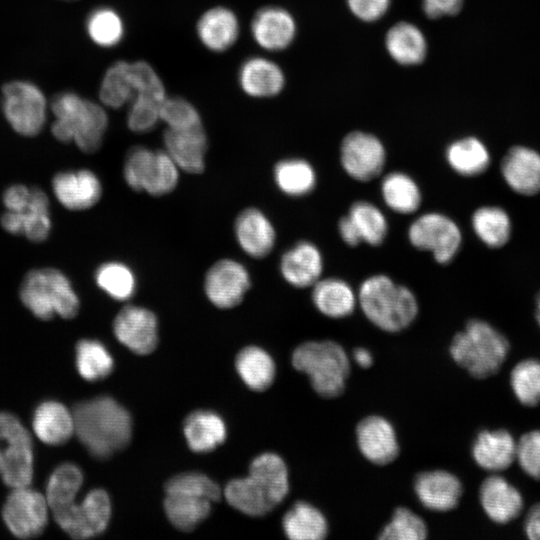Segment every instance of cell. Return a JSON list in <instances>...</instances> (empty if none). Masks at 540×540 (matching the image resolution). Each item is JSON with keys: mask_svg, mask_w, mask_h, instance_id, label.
Instances as JSON below:
<instances>
[{"mask_svg": "<svg viewBox=\"0 0 540 540\" xmlns=\"http://www.w3.org/2000/svg\"><path fill=\"white\" fill-rule=\"evenodd\" d=\"M72 415L74 432L88 452L97 459L111 457L130 442L131 416L109 396H99L77 403Z\"/></svg>", "mask_w": 540, "mask_h": 540, "instance_id": "obj_1", "label": "cell"}, {"mask_svg": "<svg viewBox=\"0 0 540 540\" xmlns=\"http://www.w3.org/2000/svg\"><path fill=\"white\" fill-rule=\"evenodd\" d=\"M357 298L364 317L387 333L407 329L419 314V302L414 291L385 273L364 278L357 289Z\"/></svg>", "mask_w": 540, "mask_h": 540, "instance_id": "obj_2", "label": "cell"}, {"mask_svg": "<svg viewBox=\"0 0 540 540\" xmlns=\"http://www.w3.org/2000/svg\"><path fill=\"white\" fill-rule=\"evenodd\" d=\"M511 350L508 338L491 323L469 319L453 336L449 354L471 377L486 379L497 374Z\"/></svg>", "mask_w": 540, "mask_h": 540, "instance_id": "obj_3", "label": "cell"}, {"mask_svg": "<svg viewBox=\"0 0 540 540\" xmlns=\"http://www.w3.org/2000/svg\"><path fill=\"white\" fill-rule=\"evenodd\" d=\"M51 110L55 117L51 132L57 140L74 142L85 153L100 149L108 127V115L102 105L76 92L64 91L52 99Z\"/></svg>", "mask_w": 540, "mask_h": 540, "instance_id": "obj_4", "label": "cell"}, {"mask_svg": "<svg viewBox=\"0 0 540 540\" xmlns=\"http://www.w3.org/2000/svg\"><path fill=\"white\" fill-rule=\"evenodd\" d=\"M293 367L307 375L313 390L321 397L340 396L350 374V360L345 349L334 340H310L292 353Z\"/></svg>", "mask_w": 540, "mask_h": 540, "instance_id": "obj_5", "label": "cell"}, {"mask_svg": "<svg viewBox=\"0 0 540 540\" xmlns=\"http://www.w3.org/2000/svg\"><path fill=\"white\" fill-rule=\"evenodd\" d=\"M22 303L39 319L55 314L73 318L79 311V299L67 277L57 269L42 268L26 274L20 288Z\"/></svg>", "mask_w": 540, "mask_h": 540, "instance_id": "obj_6", "label": "cell"}, {"mask_svg": "<svg viewBox=\"0 0 540 540\" xmlns=\"http://www.w3.org/2000/svg\"><path fill=\"white\" fill-rule=\"evenodd\" d=\"M179 171V167L165 150L134 146L127 153L123 175L133 190L144 191L152 196H163L176 188Z\"/></svg>", "mask_w": 540, "mask_h": 540, "instance_id": "obj_7", "label": "cell"}, {"mask_svg": "<svg viewBox=\"0 0 540 540\" xmlns=\"http://www.w3.org/2000/svg\"><path fill=\"white\" fill-rule=\"evenodd\" d=\"M406 236L414 249L430 253L439 265L450 264L460 252L463 242L458 223L440 211L418 214L408 225Z\"/></svg>", "mask_w": 540, "mask_h": 540, "instance_id": "obj_8", "label": "cell"}, {"mask_svg": "<svg viewBox=\"0 0 540 540\" xmlns=\"http://www.w3.org/2000/svg\"><path fill=\"white\" fill-rule=\"evenodd\" d=\"M33 444L28 430L8 412H0V478L11 488L33 479Z\"/></svg>", "mask_w": 540, "mask_h": 540, "instance_id": "obj_9", "label": "cell"}, {"mask_svg": "<svg viewBox=\"0 0 540 540\" xmlns=\"http://www.w3.org/2000/svg\"><path fill=\"white\" fill-rule=\"evenodd\" d=\"M2 111L12 129L20 135L39 134L45 125L47 99L43 91L27 80H13L1 89Z\"/></svg>", "mask_w": 540, "mask_h": 540, "instance_id": "obj_10", "label": "cell"}, {"mask_svg": "<svg viewBox=\"0 0 540 540\" xmlns=\"http://www.w3.org/2000/svg\"><path fill=\"white\" fill-rule=\"evenodd\" d=\"M59 527L70 537L87 539L105 531L111 516V502L106 491H90L80 504L75 500L51 511Z\"/></svg>", "mask_w": 540, "mask_h": 540, "instance_id": "obj_11", "label": "cell"}, {"mask_svg": "<svg viewBox=\"0 0 540 540\" xmlns=\"http://www.w3.org/2000/svg\"><path fill=\"white\" fill-rule=\"evenodd\" d=\"M340 166L354 181L367 183L380 177L384 171L387 153L382 141L372 133L352 131L341 141Z\"/></svg>", "mask_w": 540, "mask_h": 540, "instance_id": "obj_12", "label": "cell"}, {"mask_svg": "<svg viewBox=\"0 0 540 540\" xmlns=\"http://www.w3.org/2000/svg\"><path fill=\"white\" fill-rule=\"evenodd\" d=\"M2 517L14 536L21 539L37 537L47 526L46 497L29 486L13 488L3 505Z\"/></svg>", "mask_w": 540, "mask_h": 540, "instance_id": "obj_13", "label": "cell"}, {"mask_svg": "<svg viewBox=\"0 0 540 540\" xmlns=\"http://www.w3.org/2000/svg\"><path fill=\"white\" fill-rule=\"evenodd\" d=\"M251 286L246 267L235 259H220L207 271L204 292L217 308L230 309L239 305Z\"/></svg>", "mask_w": 540, "mask_h": 540, "instance_id": "obj_14", "label": "cell"}, {"mask_svg": "<svg viewBox=\"0 0 540 540\" xmlns=\"http://www.w3.org/2000/svg\"><path fill=\"white\" fill-rule=\"evenodd\" d=\"M113 331L120 343L140 355L151 353L158 343L156 315L145 307L122 308L114 319Z\"/></svg>", "mask_w": 540, "mask_h": 540, "instance_id": "obj_15", "label": "cell"}, {"mask_svg": "<svg viewBox=\"0 0 540 540\" xmlns=\"http://www.w3.org/2000/svg\"><path fill=\"white\" fill-rule=\"evenodd\" d=\"M479 503L488 519L499 525L519 518L525 507L522 492L498 473L487 476L480 484Z\"/></svg>", "mask_w": 540, "mask_h": 540, "instance_id": "obj_16", "label": "cell"}, {"mask_svg": "<svg viewBox=\"0 0 540 540\" xmlns=\"http://www.w3.org/2000/svg\"><path fill=\"white\" fill-rule=\"evenodd\" d=\"M355 435L359 451L375 465H387L399 455L396 431L383 416L369 415L361 419L356 425Z\"/></svg>", "mask_w": 540, "mask_h": 540, "instance_id": "obj_17", "label": "cell"}, {"mask_svg": "<svg viewBox=\"0 0 540 540\" xmlns=\"http://www.w3.org/2000/svg\"><path fill=\"white\" fill-rule=\"evenodd\" d=\"M1 225L9 233L24 235L29 240H45L51 229L49 200L39 188H31L27 202L17 211H6Z\"/></svg>", "mask_w": 540, "mask_h": 540, "instance_id": "obj_18", "label": "cell"}, {"mask_svg": "<svg viewBox=\"0 0 540 540\" xmlns=\"http://www.w3.org/2000/svg\"><path fill=\"white\" fill-rule=\"evenodd\" d=\"M280 273L294 288H311L324 272V256L312 241L301 240L287 249L281 256Z\"/></svg>", "mask_w": 540, "mask_h": 540, "instance_id": "obj_19", "label": "cell"}, {"mask_svg": "<svg viewBox=\"0 0 540 540\" xmlns=\"http://www.w3.org/2000/svg\"><path fill=\"white\" fill-rule=\"evenodd\" d=\"M414 491L425 508L436 512H447L458 506L463 494V485L453 473L435 469L416 475Z\"/></svg>", "mask_w": 540, "mask_h": 540, "instance_id": "obj_20", "label": "cell"}, {"mask_svg": "<svg viewBox=\"0 0 540 540\" xmlns=\"http://www.w3.org/2000/svg\"><path fill=\"white\" fill-rule=\"evenodd\" d=\"M516 443L514 435L506 428L482 429L472 442L471 456L481 469L500 473L515 462Z\"/></svg>", "mask_w": 540, "mask_h": 540, "instance_id": "obj_21", "label": "cell"}, {"mask_svg": "<svg viewBox=\"0 0 540 540\" xmlns=\"http://www.w3.org/2000/svg\"><path fill=\"white\" fill-rule=\"evenodd\" d=\"M163 142L165 151L180 170L192 174L203 172L208 148L203 126L181 130L167 128Z\"/></svg>", "mask_w": 540, "mask_h": 540, "instance_id": "obj_22", "label": "cell"}, {"mask_svg": "<svg viewBox=\"0 0 540 540\" xmlns=\"http://www.w3.org/2000/svg\"><path fill=\"white\" fill-rule=\"evenodd\" d=\"M235 238L239 247L253 258H264L274 248L276 230L261 210L250 207L241 211L234 223Z\"/></svg>", "mask_w": 540, "mask_h": 540, "instance_id": "obj_23", "label": "cell"}, {"mask_svg": "<svg viewBox=\"0 0 540 540\" xmlns=\"http://www.w3.org/2000/svg\"><path fill=\"white\" fill-rule=\"evenodd\" d=\"M255 42L265 50L280 51L287 48L296 35V23L285 9L267 6L258 10L251 22Z\"/></svg>", "mask_w": 540, "mask_h": 540, "instance_id": "obj_24", "label": "cell"}, {"mask_svg": "<svg viewBox=\"0 0 540 540\" xmlns=\"http://www.w3.org/2000/svg\"><path fill=\"white\" fill-rule=\"evenodd\" d=\"M52 187L58 201L70 210L88 209L102 195L99 178L88 169L58 173L53 178Z\"/></svg>", "mask_w": 540, "mask_h": 540, "instance_id": "obj_25", "label": "cell"}, {"mask_svg": "<svg viewBox=\"0 0 540 540\" xmlns=\"http://www.w3.org/2000/svg\"><path fill=\"white\" fill-rule=\"evenodd\" d=\"M501 173L518 194L535 195L540 191V154L528 147H512L502 159Z\"/></svg>", "mask_w": 540, "mask_h": 540, "instance_id": "obj_26", "label": "cell"}, {"mask_svg": "<svg viewBox=\"0 0 540 540\" xmlns=\"http://www.w3.org/2000/svg\"><path fill=\"white\" fill-rule=\"evenodd\" d=\"M311 301L325 317L343 319L358 307L357 290L340 277H322L311 288Z\"/></svg>", "mask_w": 540, "mask_h": 540, "instance_id": "obj_27", "label": "cell"}, {"mask_svg": "<svg viewBox=\"0 0 540 540\" xmlns=\"http://www.w3.org/2000/svg\"><path fill=\"white\" fill-rule=\"evenodd\" d=\"M200 42L212 52H224L237 41L240 24L237 15L224 6L205 11L196 25Z\"/></svg>", "mask_w": 540, "mask_h": 540, "instance_id": "obj_28", "label": "cell"}, {"mask_svg": "<svg viewBox=\"0 0 540 540\" xmlns=\"http://www.w3.org/2000/svg\"><path fill=\"white\" fill-rule=\"evenodd\" d=\"M239 84L245 94L254 98H269L279 94L285 85L282 69L264 57H251L239 69Z\"/></svg>", "mask_w": 540, "mask_h": 540, "instance_id": "obj_29", "label": "cell"}, {"mask_svg": "<svg viewBox=\"0 0 540 540\" xmlns=\"http://www.w3.org/2000/svg\"><path fill=\"white\" fill-rule=\"evenodd\" d=\"M380 195L384 205L399 215H413L421 208L423 194L417 181L400 170L382 176Z\"/></svg>", "mask_w": 540, "mask_h": 540, "instance_id": "obj_30", "label": "cell"}, {"mask_svg": "<svg viewBox=\"0 0 540 540\" xmlns=\"http://www.w3.org/2000/svg\"><path fill=\"white\" fill-rule=\"evenodd\" d=\"M32 426L36 436L48 445L64 444L74 433L72 412L62 403L53 400L37 406Z\"/></svg>", "mask_w": 540, "mask_h": 540, "instance_id": "obj_31", "label": "cell"}, {"mask_svg": "<svg viewBox=\"0 0 540 540\" xmlns=\"http://www.w3.org/2000/svg\"><path fill=\"white\" fill-rule=\"evenodd\" d=\"M183 431L188 446L197 453L214 450L225 441L227 434L223 419L209 410L190 413L184 421Z\"/></svg>", "mask_w": 540, "mask_h": 540, "instance_id": "obj_32", "label": "cell"}, {"mask_svg": "<svg viewBox=\"0 0 540 540\" xmlns=\"http://www.w3.org/2000/svg\"><path fill=\"white\" fill-rule=\"evenodd\" d=\"M445 160L449 168L463 177H475L490 166L491 156L486 145L473 136L451 142L445 149Z\"/></svg>", "mask_w": 540, "mask_h": 540, "instance_id": "obj_33", "label": "cell"}, {"mask_svg": "<svg viewBox=\"0 0 540 540\" xmlns=\"http://www.w3.org/2000/svg\"><path fill=\"white\" fill-rule=\"evenodd\" d=\"M282 528L292 540H322L329 525L320 509L306 501L296 502L283 516Z\"/></svg>", "mask_w": 540, "mask_h": 540, "instance_id": "obj_34", "label": "cell"}, {"mask_svg": "<svg viewBox=\"0 0 540 540\" xmlns=\"http://www.w3.org/2000/svg\"><path fill=\"white\" fill-rule=\"evenodd\" d=\"M224 493L233 508L249 516H264L278 505L270 493L250 475L231 480Z\"/></svg>", "mask_w": 540, "mask_h": 540, "instance_id": "obj_35", "label": "cell"}, {"mask_svg": "<svg viewBox=\"0 0 540 540\" xmlns=\"http://www.w3.org/2000/svg\"><path fill=\"white\" fill-rule=\"evenodd\" d=\"M273 178L277 188L289 197H304L317 186V172L314 166L303 158H285L276 163Z\"/></svg>", "mask_w": 540, "mask_h": 540, "instance_id": "obj_36", "label": "cell"}, {"mask_svg": "<svg viewBox=\"0 0 540 540\" xmlns=\"http://www.w3.org/2000/svg\"><path fill=\"white\" fill-rule=\"evenodd\" d=\"M386 48L399 64L415 65L426 55V40L420 29L411 23L399 22L386 35Z\"/></svg>", "mask_w": 540, "mask_h": 540, "instance_id": "obj_37", "label": "cell"}, {"mask_svg": "<svg viewBox=\"0 0 540 540\" xmlns=\"http://www.w3.org/2000/svg\"><path fill=\"white\" fill-rule=\"evenodd\" d=\"M236 370L244 383L252 390L264 391L275 378L276 367L272 357L262 348H243L235 361Z\"/></svg>", "mask_w": 540, "mask_h": 540, "instance_id": "obj_38", "label": "cell"}, {"mask_svg": "<svg viewBox=\"0 0 540 540\" xmlns=\"http://www.w3.org/2000/svg\"><path fill=\"white\" fill-rule=\"evenodd\" d=\"M136 93L132 62L119 60L104 73L99 87L102 105L118 109L131 102Z\"/></svg>", "mask_w": 540, "mask_h": 540, "instance_id": "obj_39", "label": "cell"}, {"mask_svg": "<svg viewBox=\"0 0 540 540\" xmlns=\"http://www.w3.org/2000/svg\"><path fill=\"white\" fill-rule=\"evenodd\" d=\"M471 226L477 238L487 247L500 248L511 236V220L507 212L498 206L477 208L471 216Z\"/></svg>", "mask_w": 540, "mask_h": 540, "instance_id": "obj_40", "label": "cell"}, {"mask_svg": "<svg viewBox=\"0 0 540 540\" xmlns=\"http://www.w3.org/2000/svg\"><path fill=\"white\" fill-rule=\"evenodd\" d=\"M347 215L355 224L362 243L381 246L389 233V222L383 210L371 201L360 199L352 202Z\"/></svg>", "mask_w": 540, "mask_h": 540, "instance_id": "obj_41", "label": "cell"}, {"mask_svg": "<svg viewBox=\"0 0 540 540\" xmlns=\"http://www.w3.org/2000/svg\"><path fill=\"white\" fill-rule=\"evenodd\" d=\"M249 475L266 488L278 505L289 492L288 468L278 454L267 452L257 456L250 464Z\"/></svg>", "mask_w": 540, "mask_h": 540, "instance_id": "obj_42", "label": "cell"}, {"mask_svg": "<svg viewBox=\"0 0 540 540\" xmlns=\"http://www.w3.org/2000/svg\"><path fill=\"white\" fill-rule=\"evenodd\" d=\"M209 499L188 495H166L164 510L169 521L179 530L191 531L211 510Z\"/></svg>", "mask_w": 540, "mask_h": 540, "instance_id": "obj_43", "label": "cell"}, {"mask_svg": "<svg viewBox=\"0 0 540 540\" xmlns=\"http://www.w3.org/2000/svg\"><path fill=\"white\" fill-rule=\"evenodd\" d=\"M75 363L79 375L87 381H98L113 370L114 362L107 348L98 340L82 339L75 349Z\"/></svg>", "mask_w": 540, "mask_h": 540, "instance_id": "obj_44", "label": "cell"}, {"mask_svg": "<svg viewBox=\"0 0 540 540\" xmlns=\"http://www.w3.org/2000/svg\"><path fill=\"white\" fill-rule=\"evenodd\" d=\"M509 384L516 400L525 407L540 404V359L528 357L518 361L510 371Z\"/></svg>", "mask_w": 540, "mask_h": 540, "instance_id": "obj_45", "label": "cell"}, {"mask_svg": "<svg viewBox=\"0 0 540 540\" xmlns=\"http://www.w3.org/2000/svg\"><path fill=\"white\" fill-rule=\"evenodd\" d=\"M86 31L94 44L102 48H111L122 41L125 26L121 15L116 10L102 6L89 13Z\"/></svg>", "mask_w": 540, "mask_h": 540, "instance_id": "obj_46", "label": "cell"}, {"mask_svg": "<svg viewBox=\"0 0 540 540\" xmlns=\"http://www.w3.org/2000/svg\"><path fill=\"white\" fill-rule=\"evenodd\" d=\"M83 473L73 463L59 465L50 475L46 486V500L51 511L75 500L82 485Z\"/></svg>", "mask_w": 540, "mask_h": 540, "instance_id": "obj_47", "label": "cell"}, {"mask_svg": "<svg viewBox=\"0 0 540 540\" xmlns=\"http://www.w3.org/2000/svg\"><path fill=\"white\" fill-rule=\"evenodd\" d=\"M97 285L117 301L130 299L136 290V277L129 266L112 261L102 264L95 273Z\"/></svg>", "mask_w": 540, "mask_h": 540, "instance_id": "obj_48", "label": "cell"}, {"mask_svg": "<svg viewBox=\"0 0 540 540\" xmlns=\"http://www.w3.org/2000/svg\"><path fill=\"white\" fill-rule=\"evenodd\" d=\"M428 535L425 521L411 509L397 507L390 521L382 528L380 540H423Z\"/></svg>", "mask_w": 540, "mask_h": 540, "instance_id": "obj_49", "label": "cell"}, {"mask_svg": "<svg viewBox=\"0 0 540 540\" xmlns=\"http://www.w3.org/2000/svg\"><path fill=\"white\" fill-rule=\"evenodd\" d=\"M166 495H188L218 501L221 490L216 482L199 472L178 474L165 484Z\"/></svg>", "mask_w": 540, "mask_h": 540, "instance_id": "obj_50", "label": "cell"}, {"mask_svg": "<svg viewBox=\"0 0 540 540\" xmlns=\"http://www.w3.org/2000/svg\"><path fill=\"white\" fill-rule=\"evenodd\" d=\"M160 120L174 130L203 126L195 106L182 97H166L160 106Z\"/></svg>", "mask_w": 540, "mask_h": 540, "instance_id": "obj_51", "label": "cell"}, {"mask_svg": "<svg viewBox=\"0 0 540 540\" xmlns=\"http://www.w3.org/2000/svg\"><path fill=\"white\" fill-rule=\"evenodd\" d=\"M162 102L145 96L136 95L130 102L127 113V126L134 133H147L160 121Z\"/></svg>", "mask_w": 540, "mask_h": 540, "instance_id": "obj_52", "label": "cell"}, {"mask_svg": "<svg viewBox=\"0 0 540 540\" xmlns=\"http://www.w3.org/2000/svg\"><path fill=\"white\" fill-rule=\"evenodd\" d=\"M523 473L540 481V429L523 433L516 443V458Z\"/></svg>", "mask_w": 540, "mask_h": 540, "instance_id": "obj_53", "label": "cell"}, {"mask_svg": "<svg viewBox=\"0 0 540 540\" xmlns=\"http://www.w3.org/2000/svg\"><path fill=\"white\" fill-rule=\"evenodd\" d=\"M351 12L363 21H375L387 11L390 0H347Z\"/></svg>", "mask_w": 540, "mask_h": 540, "instance_id": "obj_54", "label": "cell"}, {"mask_svg": "<svg viewBox=\"0 0 540 540\" xmlns=\"http://www.w3.org/2000/svg\"><path fill=\"white\" fill-rule=\"evenodd\" d=\"M463 0H423L425 14L432 19L459 12Z\"/></svg>", "mask_w": 540, "mask_h": 540, "instance_id": "obj_55", "label": "cell"}, {"mask_svg": "<svg viewBox=\"0 0 540 540\" xmlns=\"http://www.w3.org/2000/svg\"><path fill=\"white\" fill-rule=\"evenodd\" d=\"M337 230L339 237L349 247H357L362 244L360 234L351 220V218L345 214L338 220Z\"/></svg>", "mask_w": 540, "mask_h": 540, "instance_id": "obj_56", "label": "cell"}, {"mask_svg": "<svg viewBox=\"0 0 540 540\" xmlns=\"http://www.w3.org/2000/svg\"><path fill=\"white\" fill-rule=\"evenodd\" d=\"M523 532L530 540H540V502L532 505L526 513Z\"/></svg>", "mask_w": 540, "mask_h": 540, "instance_id": "obj_57", "label": "cell"}, {"mask_svg": "<svg viewBox=\"0 0 540 540\" xmlns=\"http://www.w3.org/2000/svg\"><path fill=\"white\" fill-rule=\"evenodd\" d=\"M353 359L359 367L364 369L371 367L373 364L372 353L364 347H357L354 349Z\"/></svg>", "mask_w": 540, "mask_h": 540, "instance_id": "obj_58", "label": "cell"}, {"mask_svg": "<svg viewBox=\"0 0 540 540\" xmlns=\"http://www.w3.org/2000/svg\"><path fill=\"white\" fill-rule=\"evenodd\" d=\"M535 319L537 321L538 326L540 327V292L538 293L536 297Z\"/></svg>", "mask_w": 540, "mask_h": 540, "instance_id": "obj_59", "label": "cell"}]
</instances>
